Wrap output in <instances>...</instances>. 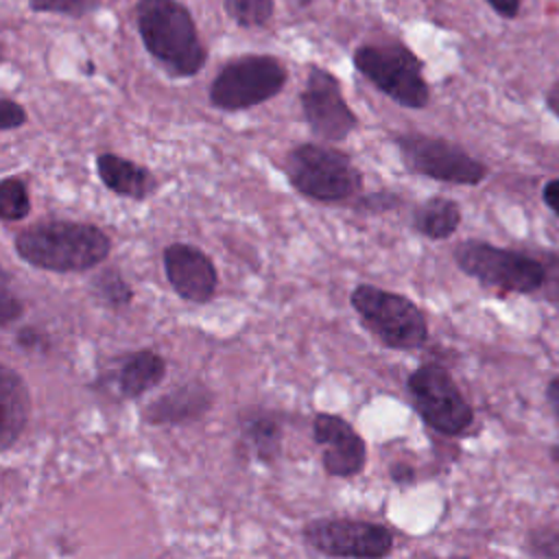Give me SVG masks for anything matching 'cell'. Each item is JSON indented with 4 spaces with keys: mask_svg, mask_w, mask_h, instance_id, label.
I'll list each match as a JSON object with an SVG mask.
<instances>
[{
    "mask_svg": "<svg viewBox=\"0 0 559 559\" xmlns=\"http://www.w3.org/2000/svg\"><path fill=\"white\" fill-rule=\"evenodd\" d=\"M13 249L35 269L50 273H85L109 258L111 238L94 223L46 218L20 229L13 238Z\"/></svg>",
    "mask_w": 559,
    "mask_h": 559,
    "instance_id": "6da1fadb",
    "label": "cell"
},
{
    "mask_svg": "<svg viewBox=\"0 0 559 559\" xmlns=\"http://www.w3.org/2000/svg\"><path fill=\"white\" fill-rule=\"evenodd\" d=\"M138 35L155 63L173 79L197 76L207 61L190 9L179 0H138L133 9Z\"/></svg>",
    "mask_w": 559,
    "mask_h": 559,
    "instance_id": "7a4b0ae2",
    "label": "cell"
},
{
    "mask_svg": "<svg viewBox=\"0 0 559 559\" xmlns=\"http://www.w3.org/2000/svg\"><path fill=\"white\" fill-rule=\"evenodd\" d=\"M284 175L295 192L317 203H341L362 190V173L352 157L328 142H301L284 157Z\"/></svg>",
    "mask_w": 559,
    "mask_h": 559,
    "instance_id": "3957f363",
    "label": "cell"
},
{
    "mask_svg": "<svg viewBox=\"0 0 559 559\" xmlns=\"http://www.w3.org/2000/svg\"><path fill=\"white\" fill-rule=\"evenodd\" d=\"M352 63L378 92L400 107L424 109L430 103L424 61L404 41H365L354 48Z\"/></svg>",
    "mask_w": 559,
    "mask_h": 559,
    "instance_id": "277c9868",
    "label": "cell"
},
{
    "mask_svg": "<svg viewBox=\"0 0 559 559\" xmlns=\"http://www.w3.org/2000/svg\"><path fill=\"white\" fill-rule=\"evenodd\" d=\"M349 304L362 325L389 349H419L428 341V321L421 308L402 293L373 284H358Z\"/></svg>",
    "mask_w": 559,
    "mask_h": 559,
    "instance_id": "5b68a950",
    "label": "cell"
},
{
    "mask_svg": "<svg viewBox=\"0 0 559 559\" xmlns=\"http://www.w3.org/2000/svg\"><path fill=\"white\" fill-rule=\"evenodd\" d=\"M452 255L465 275L500 295H535L546 280V266L539 258L485 240H463Z\"/></svg>",
    "mask_w": 559,
    "mask_h": 559,
    "instance_id": "8992f818",
    "label": "cell"
},
{
    "mask_svg": "<svg viewBox=\"0 0 559 559\" xmlns=\"http://www.w3.org/2000/svg\"><path fill=\"white\" fill-rule=\"evenodd\" d=\"M288 83V68L275 55H240L212 79L207 100L218 111H245L275 98Z\"/></svg>",
    "mask_w": 559,
    "mask_h": 559,
    "instance_id": "52a82bcc",
    "label": "cell"
},
{
    "mask_svg": "<svg viewBox=\"0 0 559 559\" xmlns=\"http://www.w3.org/2000/svg\"><path fill=\"white\" fill-rule=\"evenodd\" d=\"M406 391L424 424L441 435H463L474 421V411L452 373L437 362L413 369L406 378Z\"/></svg>",
    "mask_w": 559,
    "mask_h": 559,
    "instance_id": "ba28073f",
    "label": "cell"
},
{
    "mask_svg": "<svg viewBox=\"0 0 559 559\" xmlns=\"http://www.w3.org/2000/svg\"><path fill=\"white\" fill-rule=\"evenodd\" d=\"M395 146L404 166L415 175L454 186H478L487 177L480 159L445 138L408 131L395 135Z\"/></svg>",
    "mask_w": 559,
    "mask_h": 559,
    "instance_id": "9c48e42d",
    "label": "cell"
},
{
    "mask_svg": "<svg viewBox=\"0 0 559 559\" xmlns=\"http://www.w3.org/2000/svg\"><path fill=\"white\" fill-rule=\"evenodd\" d=\"M301 537L319 555L356 559L389 557L395 542L389 526L356 518H314L304 524Z\"/></svg>",
    "mask_w": 559,
    "mask_h": 559,
    "instance_id": "30bf717a",
    "label": "cell"
},
{
    "mask_svg": "<svg viewBox=\"0 0 559 559\" xmlns=\"http://www.w3.org/2000/svg\"><path fill=\"white\" fill-rule=\"evenodd\" d=\"M299 105L310 133L321 142L338 144L358 129V116L345 100L338 76L321 66L308 68Z\"/></svg>",
    "mask_w": 559,
    "mask_h": 559,
    "instance_id": "8fae6325",
    "label": "cell"
},
{
    "mask_svg": "<svg viewBox=\"0 0 559 559\" xmlns=\"http://www.w3.org/2000/svg\"><path fill=\"white\" fill-rule=\"evenodd\" d=\"M312 439L321 448V465L334 478L358 476L367 465V443L360 432L341 415L317 413Z\"/></svg>",
    "mask_w": 559,
    "mask_h": 559,
    "instance_id": "7c38bea8",
    "label": "cell"
},
{
    "mask_svg": "<svg viewBox=\"0 0 559 559\" xmlns=\"http://www.w3.org/2000/svg\"><path fill=\"white\" fill-rule=\"evenodd\" d=\"M164 273L170 288L190 304H207L218 288V271L212 258L190 245V242H170L164 253Z\"/></svg>",
    "mask_w": 559,
    "mask_h": 559,
    "instance_id": "4fadbf2b",
    "label": "cell"
},
{
    "mask_svg": "<svg viewBox=\"0 0 559 559\" xmlns=\"http://www.w3.org/2000/svg\"><path fill=\"white\" fill-rule=\"evenodd\" d=\"M214 404V393L199 380L183 382L177 389L155 397L142 408V419L151 426H173L201 419Z\"/></svg>",
    "mask_w": 559,
    "mask_h": 559,
    "instance_id": "5bb4252c",
    "label": "cell"
},
{
    "mask_svg": "<svg viewBox=\"0 0 559 559\" xmlns=\"http://www.w3.org/2000/svg\"><path fill=\"white\" fill-rule=\"evenodd\" d=\"M240 443L249 459L260 465H273L282 456L284 424L277 411L251 406L238 417Z\"/></svg>",
    "mask_w": 559,
    "mask_h": 559,
    "instance_id": "9a60e30c",
    "label": "cell"
},
{
    "mask_svg": "<svg viewBox=\"0 0 559 559\" xmlns=\"http://www.w3.org/2000/svg\"><path fill=\"white\" fill-rule=\"evenodd\" d=\"M96 175L107 190L131 201H144L157 190V179L146 166L111 151L96 155Z\"/></svg>",
    "mask_w": 559,
    "mask_h": 559,
    "instance_id": "2e32d148",
    "label": "cell"
},
{
    "mask_svg": "<svg viewBox=\"0 0 559 559\" xmlns=\"http://www.w3.org/2000/svg\"><path fill=\"white\" fill-rule=\"evenodd\" d=\"M0 450L9 452L26 430L33 408L26 380L9 365H2L0 369Z\"/></svg>",
    "mask_w": 559,
    "mask_h": 559,
    "instance_id": "e0dca14e",
    "label": "cell"
},
{
    "mask_svg": "<svg viewBox=\"0 0 559 559\" xmlns=\"http://www.w3.org/2000/svg\"><path fill=\"white\" fill-rule=\"evenodd\" d=\"M166 378V358L155 349L127 354L114 371V386L122 400H138Z\"/></svg>",
    "mask_w": 559,
    "mask_h": 559,
    "instance_id": "ac0fdd59",
    "label": "cell"
},
{
    "mask_svg": "<svg viewBox=\"0 0 559 559\" xmlns=\"http://www.w3.org/2000/svg\"><path fill=\"white\" fill-rule=\"evenodd\" d=\"M461 205L448 197H430L413 210L411 225L428 240H445L461 225Z\"/></svg>",
    "mask_w": 559,
    "mask_h": 559,
    "instance_id": "d6986e66",
    "label": "cell"
},
{
    "mask_svg": "<svg viewBox=\"0 0 559 559\" xmlns=\"http://www.w3.org/2000/svg\"><path fill=\"white\" fill-rule=\"evenodd\" d=\"M92 293L111 310H122L133 301V288L118 266L100 269L92 277Z\"/></svg>",
    "mask_w": 559,
    "mask_h": 559,
    "instance_id": "ffe728a7",
    "label": "cell"
},
{
    "mask_svg": "<svg viewBox=\"0 0 559 559\" xmlns=\"http://www.w3.org/2000/svg\"><path fill=\"white\" fill-rule=\"evenodd\" d=\"M223 11L240 28H262L275 15V0H223Z\"/></svg>",
    "mask_w": 559,
    "mask_h": 559,
    "instance_id": "44dd1931",
    "label": "cell"
},
{
    "mask_svg": "<svg viewBox=\"0 0 559 559\" xmlns=\"http://www.w3.org/2000/svg\"><path fill=\"white\" fill-rule=\"evenodd\" d=\"M31 214L28 186L20 177H4L0 181V218L4 223L24 221Z\"/></svg>",
    "mask_w": 559,
    "mask_h": 559,
    "instance_id": "7402d4cb",
    "label": "cell"
},
{
    "mask_svg": "<svg viewBox=\"0 0 559 559\" xmlns=\"http://www.w3.org/2000/svg\"><path fill=\"white\" fill-rule=\"evenodd\" d=\"M103 0H28V9L33 13H55L81 20L94 11H98Z\"/></svg>",
    "mask_w": 559,
    "mask_h": 559,
    "instance_id": "603a6c76",
    "label": "cell"
},
{
    "mask_svg": "<svg viewBox=\"0 0 559 559\" xmlns=\"http://www.w3.org/2000/svg\"><path fill=\"white\" fill-rule=\"evenodd\" d=\"M24 301L11 290L9 273H2L0 280V325L7 330L11 323H15L24 314Z\"/></svg>",
    "mask_w": 559,
    "mask_h": 559,
    "instance_id": "cb8c5ba5",
    "label": "cell"
},
{
    "mask_svg": "<svg viewBox=\"0 0 559 559\" xmlns=\"http://www.w3.org/2000/svg\"><path fill=\"white\" fill-rule=\"evenodd\" d=\"M15 345L28 354H46L50 349V338L44 330L35 325H24L15 332Z\"/></svg>",
    "mask_w": 559,
    "mask_h": 559,
    "instance_id": "d4e9b609",
    "label": "cell"
},
{
    "mask_svg": "<svg viewBox=\"0 0 559 559\" xmlns=\"http://www.w3.org/2000/svg\"><path fill=\"white\" fill-rule=\"evenodd\" d=\"M26 120H28V114L22 103H17L9 96L0 98V131L20 129L26 124Z\"/></svg>",
    "mask_w": 559,
    "mask_h": 559,
    "instance_id": "484cf974",
    "label": "cell"
},
{
    "mask_svg": "<svg viewBox=\"0 0 559 559\" xmlns=\"http://www.w3.org/2000/svg\"><path fill=\"white\" fill-rule=\"evenodd\" d=\"M400 205V197L391 190H378L371 194H362L360 201L356 203L358 210H369V212H386Z\"/></svg>",
    "mask_w": 559,
    "mask_h": 559,
    "instance_id": "4316f807",
    "label": "cell"
},
{
    "mask_svg": "<svg viewBox=\"0 0 559 559\" xmlns=\"http://www.w3.org/2000/svg\"><path fill=\"white\" fill-rule=\"evenodd\" d=\"M542 262L546 266V280L539 295L546 299H559V253H546Z\"/></svg>",
    "mask_w": 559,
    "mask_h": 559,
    "instance_id": "83f0119b",
    "label": "cell"
},
{
    "mask_svg": "<svg viewBox=\"0 0 559 559\" xmlns=\"http://www.w3.org/2000/svg\"><path fill=\"white\" fill-rule=\"evenodd\" d=\"M389 476H391V480H393L395 485L406 487V485L415 483V467L408 465V463L395 461V463H391V467H389Z\"/></svg>",
    "mask_w": 559,
    "mask_h": 559,
    "instance_id": "f1b7e54d",
    "label": "cell"
},
{
    "mask_svg": "<svg viewBox=\"0 0 559 559\" xmlns=\"http://www.w3.org/2000/svg\"><path fill=\"white\" fill-rule=\"evenodd\" d=\"M485 2L504 20L518 17L520 7H522V0H485Z\"/></svg>",
    "mask_w": 559,
    "mask_h": 559,
    "instance_id": "f546056e",
    "label": "cell"
},
{
    "mask_svg": "<svg viewBox=\"0 0 559 559\" xmlns=\"http://www.w3.org/2000/svg\"><path fill=\"white\" fill-rule=\"evenodd\" d=\"M542 199H544V203L559 216V179H552V181H548V183L544 186Z\"/></svg>",
    "mask_w": 559,
    "mask_h": 559,
    "instance_id": "4dcf8cb0",
    "label": "cell"
},
{
    "mask_svg": "<svg viewBox=\"0 0 559 559\" xmlns=\"http://www.w3.org/2000/svg\"><path fill=\"white\" fill-rule=\"evenodd\" d=\"M546 397H548V404L550 408L555 411V415L559 417V376H555L548 386H546Z\"/></svg>",
    "mask_w": 559,
    "mask_h": 559,
    "instance_id": "1f68e13d",
    "label": "cell"
},
{
    "mask_svg": "<svg viewBox=\"0 0 559 559\" xmlns=\"http://www.w3.org/2000/svg\"><path fill=\"white\" fill-rule=\"evenodd\" d=\"M546 107L555 114V118L559 120V79L548 87L546 92Z\"/></svg>",
    "mask_w": 559,
    "mask_h": 559,
    "instance_id": "d6a6232c",
    "label": "cell"
},
{
    "mask_svg": "<svg viewBox=\"0 0 559 559\" xmlns=\"http://www.w3.org/2000/svg\"><path fill=\"white\" fill-rule=\"evenodd\" d=\"M550 454H552V459H555V461H559V443L552 448V452H550Z\"/></svg>",
    "mask_w": 559,
    "mask_h": 559,
    "instance_id": "836d02e7",
    "label": "cell"
},
{
    "mask_svg": "<svg viewBox=\"0 0 559 559\" xmlns=\"http://www.w3.org/2000/svg\"><path fill=\"white\" fill-rule=\"evenodd\" d=\"M297 2H299V4H301V7H308V4H312V2H314V0H297Z\"/></svg>",
    "mask_w": 559,
    "mask_h": 559,
    "instance_id": "e575fe53",
    "label": "cell"
}]
</instances>
